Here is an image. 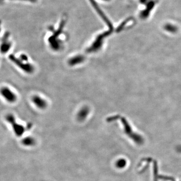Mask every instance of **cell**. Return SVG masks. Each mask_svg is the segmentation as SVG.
Wrapping results in <instances>:
<instances>
[{
    "mask_svg": "<svg viewBox=\"0 0 181 181\" xmlns=\"http://www.w3.org/2000/svg\"><path fill=\"white\" fill-rule=\"evenodd\" d=\"M10 59L12 61L16 64L18 66H19L21 69H22L23 70L28 73H31L34 70L32 65H31L30 64H26V63L24 64L23 61L25 60H22L21 59H16L14 58V56H12V55L10 56Z\"/></svg>",
    "mask_w": 181,
    "mask_h": 181,
    "instance_id": "cell-1",
    "label": "cell"
},
{
    "mask_svg": "<svg viewBox=\"0 0 181 181\" xmlns=\"http://www.w3.org/2000/svg\"><path fill=\"white\" fill-rule=\"evenodd\" d=\"M7 121H9L10 123L11 124L14 130L16 135L18 136H21L25 131V129L24 127L21 125L15 122L14 118L12 116H8L7 117Z\"/></svg>",
    "mask_w": 181,
    "mask_h": 181,
    "instance_id": "cell-2",
    "label": "cell"
},
{
    "mask_svg": "<svg viewBox=\"0 0 181 181\" xmlns=\"http://www.w3.org/2000/svg\"><path fill=\"white\" fill-rule=\"evenodd\" d=\"M121 120H122V122L123 124L125 127V132H126V133H127L128 135L130 136V138L133 139L134 140H135L136 143H139V144H141V143H143V139L140 136L136 135L135 134L133 133L132 130H131V128H130V126L128 125V123L127 122L126 119L123 118H121Z\"/></svg>",
    "mask_w": 181,
    "mask_h": 181,
    "instance_id": "cell-3",
    "label": "cell"
},
{
    "mask_svg": "<svg viewBox=\"0 0 181 181\" xmlns=\"http://www.w3.org/2000/svg\"><path fill=\"white\" fill-rule=\"evenodd\" d=\"M1 93L3 96L9 102L13 103L16 101V96L8 88H3L1 90Z\"/></svg>",
    "mask_w": 181,
    "mask_h": 181,
    "instance_id": "cell-4",
    "label": "cell"
},
{
    "mask_svg": "<svg viewBox=\"0 0 181 181\" xmlns=\"http://www.w3.org/2000/svg\"><path fill=\"white\" fill-rule=\"evenodd\" d=\"M32 100L33 103L39 108L44 109L47 106V103L45 100L38 96H34Z\"/></svg>",
    "mask_w": 181,
    "mask_h": 181,
    "instance_id": "cell-5",
    "label": "cell"
},
{
    "mask_svg": "<svg viewBox=\"0 0 181 181\" xmlns=\"http://www.w3.org/2000/svg\"><path fill=\"white\" fill-rule=\"evenodd\" d=\"M89 110L88 108L84 107L82 108L77 114V118L80 121H82L86 118L89 114Z\"/></svg>",
    "mask_w": 181,
    "mask_h": 181,
    "instance_id": "cell-6",
    "label": "cell"
},
{
    "mask_svg": "<svg viewBox=\"0 0 181 181\" xmlns=\"http://www.w3.org/2000/svg\"><path fill=\"white\" fill-rule=\"evenodd\" d=\"M84 60V58L82 55H77L71 59L69 60V64L71 65H75L82 63Z\"/></svg>",
    "mask_w": 181,
    "mask_h": 181,
    "instance_id": "cell-7",
    "label": "cell"
},
{
    "mask_svg": "<svg viewBox=\"0 0 181 181\" xmlns=\"http://www.w3.org/2000/svg\"><path fill=\"white\" fill-rule=\"evenodd\" d=\"M23 144L27 146H31L34 145L35 144V140L33 138L30 136H28L26 138L23 139L22 140Z\"/></svg>",
    "mask_w": 181,
    "mask_h": 181,
    "instance_id": "cell-8",
    "label": "cell"
},
{
    "mask_svg": "<svg viewBox=\"0 0 181 181\" xmlns=\"http://www.w3.org/2000/svg\"><path fill=\"white\" fill-rule=\"evenodd\" d=\"M165 28L166 30H167L168 31L171 32H176L177 30L176 27L174 25H171V24H167L165 26Z\"/></svg>",
    "mask_w": 181,
    "mask_h": 181,
    "instance_id": "cell-9",
    "label": "cell"
},
{
    "mask_svg": "<svg viewBox=\"0 0 181 181\" xmlns=\"http://www.w3.org/2000/svg\"><path fill=\"white\" fill-rule=\"evenodd\" d=\"M126 165V161L124 159H120L116 162V166L118 168H122Z\"/></svg>",
    "mask_w": 181,
    "mask_h": 181,
    "instance_id": "cell-10",
    "label": "cell"
},
{
    "mask_svg": "<svg viewBox=\"0 0 181 181\" xmlns=\"http://www.w3.org/2000/svg\"><path fill=\"white\" fill-rule=\"evenodd\" d=\"M106 1H108V0H106Z\"/></svg>",
    "mask_w": 181,
    "mask_h": 181,
    "instance_id": "cell-11",
    "label": "cell"
}]
</instances>
